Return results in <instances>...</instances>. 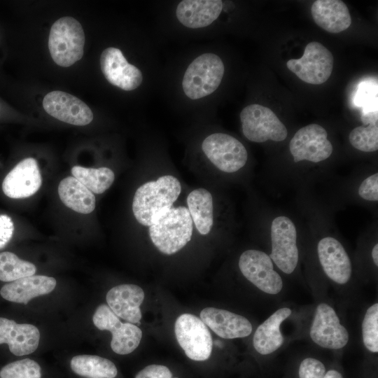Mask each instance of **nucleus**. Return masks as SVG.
I'll return each mask as SVG.
<instances>
[{
  "instance_id": "obj_27",
  "label": "nucleus",
  "mask_w": 378,
  "mask_h": 378,
  "mask_svg": "<svg viewBox=\"0 0 378 378\" xmlns=\"http://www.w3.org/2000/svg\"><path fill=\"white\" fill-rule=\"evenodd\" d=\"M70 366L76 374L87 378H115L118 374L112 361L94 355L74 356Z\"/></svg>"
},
{
  "instance_id": "obj_19",
  "label": "nucleus",
  "mask_w": 378,
  "mask_h": 378,
  "mask_svg": "<svg viewBox=\"0 0 378 378\" xmlns=\"http://www.w3.org/2000/svg\"><path fill=\"white\" fill-rule=\"evenodd\" d=\"M200 319L224 339L245 337L252 332V326L246 318L225 309L204 308L200 312Z\"/></svg>"
},
{
  "instance_id": "obj_4",
  "label": "nucleus",
  "mask_w": 378,
  "mask_h": 378,
  "mask_svg": "<svg viewBox=\"0 0 378 378\" xmlns=\"http://www.w3.org/2000/svg\"><path fill=\"white\" fill-rule=\"evenodd\" d=\"M225 71L222 59L216 54L204 53L188 66L182 87L186 95L198 99L213 93L220 85Z\"/></svg>"
},
{
  "instance_id": "obj_7",
  "label": "nucleus",
  "mask_w": 378,
  "mask_h": 378,
  "mask_svg": "<svg viewBox=\"0 0 378 378\" xmlns=\"http://www.w3.org/2000/svg\"><path fill=\"white\" fill-rule=\"evenodd\" d=\"M333 64L330 51L319 42L312 41L306 46L302 57L288 60L286 66L302 81L320 85L330 78Z\"/></svg>"
},
{
  "instance_id": "obj_34",
  "label": "nucleus",
  "mask_w": 378,
  "mask_h": 378,
  "mask_svg": "<svg viewBox=\"0 0 378 378\" xmlns=\"http://www.w3.org/2000/svg\"><path fill=\"white\" fill-rule=\"evenodd\" d=\"M326 368L317 359L307 358L304 359L299 368L300 378H324Z\"/></svg>"
},
{
  "instance_id": "obj_30",
  "label": "nucleus",
  "mask_w": 378,
  "mask_h": 378,
  "mask_svg": "<svg viewBox=\"0 0 378 378\" xmlns=\"http://www.w3.org/2000/svg\"><path fill=\"white\" fill-rule=\"evenodd\" d=\"M349 140L353 147L360 151L369 153L377 150V122L355 127L349 133Z\"/></svg>"
},
{
  "instance_id": "obj_8",
  "label": "nucleus",
  "mask_w": 378,
  "mask_h": 378,
  "mask_svg": "<svg viewBox=\"0 0 378 378\" xmlns=\"http://www.w3.org/2000/svg\"><path fill=\"white\" fill-rule=\"evenodd\" d=\"M202 149L215 167L227 173L239 170L248 158L244 146L234 137L224 133H214L206 137Z\"/></svg>"
},
{
  "instance_id": "obj_9",
  "label": "nucleus",
  "mask_w": 378,
  "mask_h": 378,
  "mask_svg": "<svg viewBox=\"0 0 378 378\" xmlns=\"http://www.w3.org/2000/svg\"><path fill=\"white\" fill-rule=\"evenodd\" d=\"M92 321L98 329L111 332V347L118 354L132 353L141 342V330L133 323L121 322L106 304H102L97 307Z\"/></svg>"
},
{
  "instance_id": "obj_37",
  "label": "nucleus",
  "mask_w": 378,
  "mask_h": 378,
  "mask_svg": "<svg viewBox=\"0 0 378 378\" xmlns=\"http://www.w3.org/2000/svg\"><path fill=\"white\" fill-rule=\"evenodd\" d=\"M14 232V225L7 215H0V249L4 248L11 239Z\"/></svg>"
},
{
  "instance_id": "obj_33",
  "label": "nucleus",
  "mask_w": 378,
  "mask_h": 378,
  "mask_svg": "<svg viewBox=\"0 0 378 378\" xmlns=\"http://www.w3.org/2000/svg\"><path fill=\"white\" fill-rule=\"evenodd\" d=\"M355 103L363 107V113L377 112V88L373 83L363 82L358 89Z\"/></svg>"
},
{
  "instance_id": "obj_31",
  "label": "nucleus",
  "mask_w": 378,
  "mask_h": 378,
  "mask_svg": "<svg viewBox=\"0 0 378 378\" xmlns=\"http://www.w3.org/2000/svg\"><path fill=\"white\" fill-rule=\"evenodd\" d=\"M41 368L37 362L24 358L10 363L0 370V378H41Z\"/></svg>"
},
{
  "instance_id": "obj_6",
  "label": "nucleus",
  "mask_w": 378,
  "mask_h": 378,
  "mask_svg": "<svg viewBox=\"0 0 378 378\" xmlns=\"http://www.w3.org/2000/svg\"><path fill=\"white\" fill-rule=\"evenodd\" d=\"M174 332L178 343L189 358L203 361L210 357L212 337L200 318L191 314L180 315L176 320Z\"/></svg>"
},
{
  "instance_id": "obj_1",
  "label": "nucleus",
  "mask_w": 378,
  "mask_h": 378,
  "mask_svg": "<svg viewBox=\"0 0 378 378\" xmlns=\"http://www.w3.org/2000/svg\"><path fill=\"white\" fill-rule=\"evenodd\" d=\"M181 191L179 181L171 175L159 177L137 188L132 202V211L141 225L150 226L157 217L172 207Z\"/></svg>"
},
{
  "instance_id": "obj_2",
  "label": "nucleus",
  "mask_w": 378,
  "mask_h": 378,
  "mask_svg": "<svg viewBox=\"0 0 378 378\" xmlns=\"http://www.w3.org/2000/svg\"><path fill=\"white\" fill-rule=\"evenodd\" d=\"M192 223L188 208L172 207L160 214L149 226V236L161 253L172 255L190 241Z\"/></svg>"
},
{
  "instance_id": "obj_20",
  "label": "nucleus",
  "mask_w": 378,
  "mask_h": 378,
  "mask_svg": "<svg viewBox=\"0 0 378 378\" xmlns=\"http://www.w3.org/2000/svg\"><path fill=\"white\" fill-rule=\"evenodd\" d=\"M108 307L119 318L130 323H140L143 289L135 284H121L110 289L106 297Z\"/></svg>"
},
{
  "instance_id": "obj_5",
  "label": "nucleus",
  "mask_w": 378,
  "mask_h": 378,
  "mask_svg": "<svg viewBox=\"0 0 378 378\" xmlns=\"http://www.w3.org/2000/svg\"><path fill=\"white\" fill-rule=\"evenodd\" d=\"M242 132L251 141H282L288 132L286 126L269 108L258 104L246 106L240 113Z\"/></svg>"
},
{
  "instance_id": "obj_29",
  "label": "nucleus",
  "mask_w": 378,
  "mask_h": 378,
  "mask_svg": "<svg viewBox=\"0 0 378 378\" xmlns=\"http://www.w3.org/2000/svg\"><path fill=\"white\" fill-rule=\"evenodd\" d=\"M36 266L19 258L9 251L0 253V281L11 282L17 279L34 275Z\"/></svg>"
},
{
  "instance_id": "obj_38",
  "label": "nucleus",
  "mask_w": 378,
  "mask_h": 378,
  "mask_svg": "<svg viewBox=\"0 0 378 378\" xmlns=\"http://www.w3.org/2000/svg\"><path fill=\"white\" fill-rule=\"evenodd\" d=\"M324 378H342V376L339 372L330 370L326 373Z\"/></svg>"
},
{
  "instance_id": "obj_11",
  "label": "nucleus",
  "mask_w": 378,
  "mask_h": 378,
  "mask_svg": "<svg viewBox=\"0 0 378 378\" xmlns=\"http://www.w3.org/2000/svg\"><path fill=\"white\" fill-rule=\"evenodd\" d=\"M239 267L245 278L262 291L275 295L281 290L282 279L265 253L254 249L244 251L239 257Z\"/></svg>"
},
{
  "instance_id": "obj_12",
  "label": "nucleus",
  "mask_w": 378,
  "mask_h": 378,
  "mask_svg": "<svg viewBox=\"0 0 378 378\" xmlns=\"http://www.w3.org/2000/svg\"><path fill=\"white\" fill-rule=\"evenodd\" d=\"M289 149L295 162L302 160L319 162L328 158L332 153L326 130L317 124H310L298 130L290 141Z\"/></svg>"
},
{
  "instance_id": "obj_18",
  "label": "nucleus",
  "mask_w": 378,
  "mask_h": 378,
  "mask_svg": "<svg viewBox=\"0 0 378 378\" xmlns=\"http://www.w3.org/2000/svg\"><path fill=\"white\" fill-rule=\"evenodd\" d=\"M40 332L34 325L17 323L13 320L0 317V344H8L15 356L28 355L36 350Z\"/></svg>"
},
{
  "instance_id": "obj_16",
  "label": "nucleus",
  "mask_w": 378,
  "mask_h": 378,
  "mask_svg": "<svg viewBox=\"0 0 378 378\" xmlns=\"http://www.w3.org/2000/svg\"><path fill=\"white\" fill-rule=\"evenodd\" d=\"M42 183L36 160L28 158L18 163L2 183L4 193L13 199L27 198L34 195Z\"/></svg>"
},
{
  "instance_id": "obj_14",
  "label": "nucleus",
  "mask_w": 378,
  "mask_h": 378,
  "mask_svg": "<svg viewBox=\"0 0 378 378\" xmlns=\"http://www.w3.org/2000/svg\"><path fill=\"white\" fill-rule=\"evenodd\" d=\"M43 107L53 118L74 125H87L93 119L92 111L85 102L62 91L48 92L43 98Z\"/></svg>"
},
{
  "instance_id": "obj_36",
  "label": "nucleus",
  "mask_w": 378,
  "mask_h": 378,
  "mask_svg": "<svg viewBox=\"0 0 378 378\" xmlns=\"http://www.w3.org/2000/svg\"><path fill=\"white\" fill-rule=\"evenodd\" d=\"M135 378H173L169 369L162 365H150L141 370ZM177 378V377H174Z\"/></svg>"
},
{
  "instance_id": "obj_24",
  "label": "nucleus",
  "mask_w": 378,
  "mask_h": 378,
  "mask_svg": "<svg viewBox=\"0 0 378 378\" xmlns=\"http://www.w3.org/2000/svg\"><path fill=\"white\" fill-rule=\"evenodd\" d=\"M290 314L291 310L289 308H281L257 328L253 344L259 354H271L282 345L284 339L280 331V325Z\"/></svg>"
},
{
  "instance_id": "obj_25",
  "label": "nucleus",
  "mask_w": 378,
  "mask_h": 378,
  "mask_svg": "<svg viewBox=\"0 0 378 378\" xmlns=\"http://www.w3.org/2000/svg\"><path fill=\"white\" fill-rule=\"evenodd\" d=\"M58 194L62 203L76 212L88 214L95 208L94 193L74 176H68L60 181Z\"/></svg>"
},
{
  "instance_id": "obj_17",
  "label": "nucleus",
  "mask_w": 378,
  "mask_h": 378,
  "mask_svg": "<svg viewBox=\"0 0 378 378\" xmlns=\"http://www.w3.org/2000/svg\"><path fill=\"white\" fill-rule=\"evenodd\" d=\"M317 251L326 275L337 284L347 283L352 272L351 263L342 244L333 237H326L319 241Z\"/></svg>"
},
{
  "instance_id": "obj_21",
  "label": "nucleus",
  "mask_w": 378,
  "mask_h": 378,
  "mask_svg": "<svg viewBox=\"0 0 378 378\" xmlns=\"http://www.w3.org/2000/svg\"><path fill=\"white\" fill-rule=\"evenodd\" d=\"M56 284L53 277L32 275L4 285L0 294L8 301L27 304L32 298L52 292Z\"/></svg>"
},
{
  "instance_id": "obj_26",
  "label": "nucleus",
  "mask_w": 378,
  "mask_h": 378,
  "mask_svg": "<svg viewBox=\"0 0 378 378\" xmlns=\"http://www.w3.org/2000/svg\"><path fill=\"white\" fill-rule=\"evenodd\" d=\"M187 204L198 232L203 235L209 234L214 223L211 194L204 188L195 189L188 194Z\"/></svg>"
},
{
  "instance_id": "obj_3",
  "label": "nucleus",
  "mask_w": 378,
  "mask_h": 378,
  "mask_svg": "<svg viewBox=\"0 0 378 378\" xmlns=\"http://www.w3.org/2000/svg\"><path fill=\"white\" fill-rule=\"evenodd\" d=\"M85 36L81 24L71 17H63L51 27L48 49L53 61L59 66L68 67L83 55Z\"/></svg>"
},
{
  "instance_id": "obj_10",
  "label": "nucleus",
  "mask_w": 378,
  "mask_h": 378,
  "mask_svg": "<svg viewBox=\"0 0 378 378\" xmlns=\"http://www.w3.org/2000/svg\"><path fill=\"white\" fill-rule=\"evenodd\" d=\"M272 252L269 255L284 273L291 274L298 262L297 231L288 217H276L271 225Z\"/></svg>"
},
{
  "instance_id": "obj_35",
  "label": "nucleus",
  "mask_w": 378,
  "mask_h": 378,
  "mask_svg": "<svg viewBox=\"0 0 378 378\" xmlns=\"http://www.w3.org/2000/svg\"><path fill=\"white\" fill-rule=\"evenodd\" d=\"M359 196L368 201L378 200V174L367 177L360 185Z\"/></svg>"
},
{
  "instance_id": "obj_15",
  "label": "nucleus",
  "mask_w": 378,
  "mask_h": 378,
  "mask_svg": "<svg viewBox=\"0 0 378 378\" xmlns=\"http://www.w3.org/2000/svg\"><path fill=\"white\" fill-rule=\"evenodd\" d=\"M100 67L105 78L111 85L123 90H134L142 83L141 71L130 64L117 48L109 47L103 50L100 56Z\"/></svg>"
},
{
  "instance_id": "obj_28",
  "label": "nucleus",
  "mask_w": 378,
  "mask_h": 378,
  "mask_svg": "<svg viewBox=\"0 0 378 378\" xmlns=\"http://www.w3.org/2000/svg\"><path fill=\"white\" fill-rule=\"evenodd\" d=\"M74 178L92 193L102 194L108 189L115 179L113 172L108 167L85 168L74 166L71 169Z\"/></svg>"
},
{
  "instance_id": "obj_39",
  "label": "nucleus",
  "mask_w": 378,
  "mask_h": 378,
  "mask_svg": "<svg viewBox=\"0 0 378 378\" xmlns=\"http://www.w3.org/2000/svg\"><path fill=\"white\" fill-rule=\"evenodd\" d=\"M372 257L376 266L378 265V244H376L372 250Z\"/></svg>"
},
{
  "instance_id": "obj_22",
  "label": "nucleus",
  "mask_w": 378,
  "mask_h": 378,
  "mask_svg": "<svg viewBox=\"0 0 378 378\" xmlns=\"http://www.w3.org/2000/svg\"><path fill=\"white\" fill-rule=\"evenodd\" d=\"M223 9L220 0H184L176 8L178 21L191 29L209 26L220 15Z\"/></svg>"
},
{
  "instance_id": "obj_32",
  "label": "nucleus",
  "mask_w": 378,
  "mask_h": 378,
  "mask_svg": "<svg viewBox=\"0 0 378 378\" xmlns=\"http://www.w3.org/2000/svg\"><path fill=\"white\" fill-rule=\"evenodd\" d=\"M363 340L365 347L372 352L378 351V304L370 307L363 324Z\"/></svg>"
},
{
  "instance_id": "obj_23",
  "label": "nucleus",
  "mask_w": 378,
  "mask_h": 378,
  "mask_svg": "<svg viewBox=\"0 0 378 378\" xmlns=\"http://www.w3.org/2000/svg\"><path fill=\"white\" fill-rule=\"evenodd\" d=\"M316 24L325 31L337 34L351 24V17L345 3L340 0H316L311 8Z\"/></svg>"
},
{
  "instance_id": "obj_13",
  "label": "nucleus",
  "mask_w": 378,
  "mask_h": 378,
  "mask_svg": "<svg viewBox=\"0 0 378 378\" xmlns=\"http://www.w3.org/2000/svg\"><path fill=\"white\" fill-rule=\"evenodd\" d=\"M310 337L320 346L332 349L344 347L349 340V333L340 323L335 311L325 303L316 307Z\"/></svg>"
}]
</instances>
